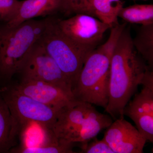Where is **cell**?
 I'll use <instances>...</instances> for the list:
<instances>
[{
  "mask_svg": "<svg viewBox=\"0 0 153 153\" xmlns=\"http://www.w3.org/2000/svg\"><path fill=\"white\" fill-rule=\"evenodd\" d=\"M149 68L133 45L130 27L126 26L116 44L110 63L108 101L105 111L113 118L124 117L125 107Z\"/></svg>",
  "mask_w": 153,
  "mask_h": 153,
  "instance_id": "6da1fadb",
  "label": "cell"
},
{
  "mask_svg": "<svg viewBox=\"0 0 153 153\" xmlns=\"http://www.w3.org/2000/svg\"><path fill=\"white\" fill-rule=\"evenodd\" d=\"M126 26L125 22L112 27L106 42L88 55L72 88L76 101L106 108L108 101L111 57L119 37Z\"/></svg>",
  "mask_w": 153,
  "mask_h": 153,
  "instance_id": "7a4b0ae2",
  "label": "cell"
},
{
  "mask_svg": "<svg viewBox=\"0 0 153 153\" xmlns=\"http://www.w3.org/2000/svg\"><path fill=\"white\" fill-rule=\"evenodd\" d=\"M47 18L31 19L15 27L0 23V84L10 82L18 74L23 61L33 45L39 40L46 25Z\"/></svg>",
  "mask_w": 153,
  "mask_h": 153,
  "instance_id": "3957f363",
  "label": "cell"
},
{
  "mask_svg": "<svg viewBox=\"0 0 153 153\" xmlns=\"http://www.w3.org/2000/svg\"><path fill=\"white\" fill-rule=\"evenodd\" d=\"M57 19L47 17L46 28L39 41L71 82L72 88L90 53L63 33L58 26Z\"/></svg>",
  "mask_w": 153,
  "mask_h": 153,
  "instance_id": "277c9868",
  "label": "cell"
},
{
  "mask_svg": "<svg viewBox=\"0 0 153 153\" xmlns=\"http://www.w3.org/2000/svg\"><path fill=\"white\" fill-rule=\"evenodd\" d=\"M0 95L22 130L31 123L51 130L60 110L55 109L33 99L17 90L10 83L1 86Z\"/></svg>",
  "mask_w": 153,
  "mask_h": 153,
  "instance_id": "5b68a950",
  "label": "cell"
},
{
  "mask_svg": "<svg viewBox=\"0 0 153 153\" xmlns=\"http://www.w3.org/2000/svg\"><path fill=\"white\" fill-rule=\"evenodd\" d=\"M18 74L21 75V80L44 81L72 91L71 82L39 40L33 45L25 57Z\"/></svg>",
  "mask_w": 153,
  "mask_h": 153,
  "instance_id": "8992f818",
  "label": "cell"
},
{
  "mask_svg": "<svg viewBox=\"0 0 153 153\" xmlns=\"http://www.w3.org/2000/svg\"><path fill=\"white\" fill-rule=\"evenodd\" d=\"M61 31L82 49L91 53L100 43L104 33L111 27L98 19L85 14H76L69 19H57Z\"/></svg>",
  "mask_w": 153,
  "mask_h": 153,
  "instance_id": "52a82bcc",
  "label": "cell"
},
{
  "mask_svg": "<svg viewBox=\"0 0 153 153\" xmlns=\"http://www.w3.org/2000/svg\"><path fill=\"white\" fill-rule=\"evenodd\" d=\"M14 86L25 95L55 109H61L76 101L71 89L50 82L21 80Z\"/></svg>",
  "mask_w": 153,
  "mask_h": 153,
  "instance_id": "ba28073f",
  "label": "cell"
},
{
  "mask_svg": "<svg viewBox=\"0 0 153 153\" xmlns=\"http://www.w3.org/2000/svg\"><path fill=\"white\" fill-rule=\"evenodd\" d=\"M103 138L115 153H143L146 140L137 129L119 118L107 128Z\"/></svg>",
  "mask_w": 153,
  "mask_h": 153,
  "instance_id": "9c48e42d",
  "label": "cell"
},
{
  "mask_svg": "<svg viewBox=\"0 0 153 153\" xmlns=\"http://www.w3.org/2000/svg\"><path fill=\"white\" fill-rule=\"evenodd\" d=\"M94 108L90 103L76 101L63 108L51 129L58 142L69 144L66 143L68 138L84 122Z\"/></svg>",
  "mask_w": 153,
  "mask_h": 153,
  "instance_id": "30bf717a",
  "label": "cell"
},
{
  "mask_svg": "<svg viewBox=\"0 0 153 153\" xmlns=\"http://www.w3.org/2000/svg\"><path fill=\"white\" fill-rule=\"evenodd\" d=\"M65 0H24L15 18L6 23L15 27L37 17L51 16L60 11L65 13Z\"/></svg>",
  "mask_w": 153,
  "mask_h": 153,
  "instance_id": "8fae6325",
  "label": "cell"
},
{
  "mask_svg": "<svg viewBox=\"0 0 153 153\" xmlns=\"http://www.w3.org/2000/svg\"><path fill=\"white\" fill-rule=\"evenodd\" d=\"M112 122L111 117L98 112L94 108L84 122L69 137L67 143L86 144L95 138L102 129L108 128Z\"/></svg>",
  "mask_w": 153,
  "mask_h": 153,
  "instance_id": "7c38bea8",
  "label": "cell"
},
{
  "mask_svg": "<svg viewBox=\"0 0 153 153\" xmlns=\"http://www.w3.org/2000/svg\"><path fill=\"white\" fill-rule=\"evenodd\" d=\"M22 128L0 95V153H10L17 145Z\"/></svg>",
  "mask_w": 153,
  "mask_h": 153,
  "instance_id": "4fadbf2b",
  "label": "cell"
},
{
  "mask_svg": "<svg viewBox=\"0 0 153 153\" xmlns=\"http://www.w3.org/2000/svg\"><path fill=\"white\" fill-rule=\"evenodd\" d=\"M143 85L140 92L128 102L123 110L124 116L149 114L153 116V72L148 69L142 80Z\"/></svg>",
  "mask_w": 153,
  "mask_h": 153,
  "instance_id": "5bb4252c",
  "label": "cell"
},
{
  "mask_svg": "<svg viewBox=\"0 0 153 153\" xmlns=\"http://www.w3.org/2000/svg\"><path fill=\"white\" fill-rule=\"evenodd\" d=\"M90 4L99 20L111 27L119 24V13L124 4L121 0H92Z\"/></svg>",
  "mask_w": 153,
  "mask_h": 153,
  "instance_id": "9a60e30c",
  "label": "cell"
},
{
  "mask_svg": "<svg viewBox=\"0 0 153 153\" xmlns=\"http://www.w3.org/2000/svg\"><path fill=\"white\" fill-rule=\"evenodd\" d=\"M132 44L137 53L151 69L153 66V24L141 25Z\"/></svg>",
  "mask_w": 153,
  "mask_h": 153,
  "instance_id": "2e32d148",
  "label": "cell"
},
{
  "mask_svg": "<svg viewBox=\"0 0 153 153\" xmlns=\"http://www.w3.org/2000/svg\"><path fill=\"white\" fill-rule=\"evenodd\" d=\"M118 17L126 23L141 25L153 24V5L135 4L122 8Z\"/></svg>",
  "mask_w": 153,
  "mask_h": 153,
  "instance_id": "e0dca14e",
  "label": "cell"
},
{
  "mask_svg": "<svg viewBox=\"0 0 153 153\" xmlns=\"http://www.w3.org/2000/svg\"><path fill=\"white\" fill-rule=\"evenodd\" d=\"M57 143H48L34 146L21 145L12 149L10 153H73L74 145Z\"/></svg>",
  "mask_w": 153,
  "mask_h": 153,
  "instance_id": "ac0fdd59",
  "label": "cell"
},
{
  "mask_svg": "<svg viewBox=\"0 0 153 153\" xmlns=\"http://www.w3.org/2000/svg\"><path fill=\"white\" fill-rule=\"evenodd\" d=\"M129 117L135 124L138 131L147 141L153 142V116L149 114H135Z\"/></svg>",
  "mask_w": 153,
  "mask_h": 153,
  "instance_id": "d6986e66",
  "label": "cell"
},
{
  "mask_svg": "<svg viewBox=\"0 0 153 153\" xmlns=\"http://www.w3.org/2000/svg\"><path fill=\"white\" fill-rule=\"evenodd\" d=\"M22 1L0 0V23H8L15 18Z\"/></svg>",
  "mask_w": 153,
  "mask_h": 153,
  "instance_id": "ffe728a7",
  "label": "cell"
},
{
  "mask_svg": "<svg viewBox=\"0 0 153 153\" xmlns=\"http://www.w3.org/2000/svg\"><path fill=\"white\" fill-rule=\"evenodd\" d=\"M66 14H85L95 17L88 0H65Z\"/></svg>",
  "mask_w": 153,
  "mask_h": 153,
  "instance_id": "44dd1931",
  "label": "cell"
},
{
  "mask_svg": "<svg viewBox=\"0 0 153 153\" xmlns=\"http://www.w3.org/2000/svg\"><path fill=\"white\" fill-rule=\"evenodd\" d=\"M81 153H115L111 148L105 140H95L92 142L81 145Z\"/></svg>",
  "mask_w": 153,
  "mask_h": 153,
  "instance_id": "7402d4cb",
  "label": "cell"
},
{
  "mask_svg": "<svg viewBox=\"0 0 153 153\" xmlns=\"http://www.w3.org/2000/svg\"><path fill=\"white\" fill-rule=\"evenodd\" d=\"M88 1H89V3H90L91 1H92V0H88Z\"/></svg>",
  "mask_w": 153,
  "mask_h": 153,
  "instance_id": "603a6c76",
  "label": "cell"
},
{
  "mask_svg": "<svg viewBox=\"0 0 153 153\" xmlns=\"http://www.w3.org/2000/svg\"><path fill=\"white\" fill-rule=\"evenodd\" d=\"M134 1H137V0H134ZM143 1H146V0H143Z\"/></svg>",
  "mask_w": 153,
  "mask_h": 153,
  "instance_id": "cb8c5ba5",
  "label": "cell"
}]
</instances>
